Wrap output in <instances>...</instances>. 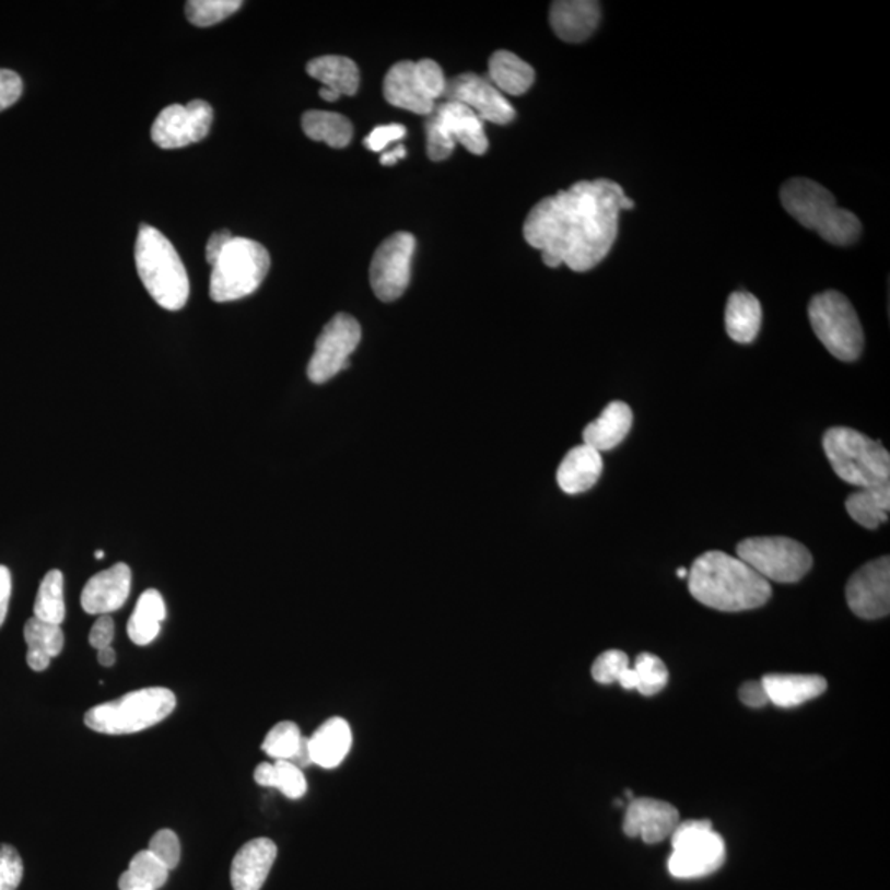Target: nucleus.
I'll list each match as a JSON object with an SVG mask.
<instances>
[{"label": "nucleus", "mask_w": 890, "mask_h": 890, "mask_svg": "<svg viewBox=\"0 0 890 890\" xmlns=\"http://www.w3.org/2000/svg\"><path fill=\"white\" fill-rule=\"evenodd\" d=\"M632 208L635 201L609 178L577 181L538 201L526 216L523 236L549 268L566 265L576 272L590 271L616 243L620 211Z\"/></svg>", "instance_id": "obj_1"}, {"label": "nucleus", "mask_w": 890, "mask_h": 890, "mask_svg": "<svg viewBox=\"0 0 890 890\" xmlns=\"http://www.w3.org/2000/svg\"><path fill=\"white\" fill-rule=\"evenodd\" d=\"M691 596L721 612H743L769 602L772 586L749 564L723 551H707L688 573Z\"/></svg>", "instance_id": "obj_2"}, {"label": "nucleus", "mask_w": 890, "mask_h": 890, "mask_svg": "<svg viewBox=\"0 0 890 890\" xmlns=\"http://www.w3.org/2000/svg\"><path fill=\"white\" fill-rule=\"evenodd\" d=\"M785 210L805 229L834 246H850L863 232L853 211L838 207L830 190L810 178H791L781 190Z\"/></svg>", "instance_id": "obj_3"}, {"label": "nucleus", "mask_w": 890, "mask_h": 890, "mask_svg": "<svg viewBox=\"0 0 890 890\" xmlns=\"http://www.w3.org/2000/svg\"><path fill=\"white\" fill-rule=\"evenodd\" d=\"M136 268L151 297L165 311H180L190 295L187 269L174 245L159 230L139 229Z\"/></svg>", "instance_id": "obj_4"}, {"label": "nucleus", "mask_w": 890, "mask_h": 890, "mask_svg": "<svg viewBox=\"0 0 890 890\" xmlns=\"http://www.w3.org/2000/svg\"><path fill=\"white\" fill-rule=\"evenodd\" d=\"M823 449L836 476L850 485L870 489L889 483V450L863 432L850 428L828 429Z\"/></svg>", "instance_id": "obj_5"}, {"label": "nucleus", "mask_w": 890, "mask_h": 890, "mask_svg": "<svg viewBox=\"0 0 890 890\" xmlns=\"http://www.w3.org/2000/svg\"><path fill=\"white\" fill-rule=\"evenodd\" d=\"M175 706L177 698L167 688H145L91 707L84 714V724L94 733L125 736L162 723L174 713Z\"/></svg>", "instance_id": "obj_6"}, {"label": "nucleus", "mask_w": 890, "mask_h": 890, "mask_svg": "<svg viewBox=\"0 0 890 890\" xmlns=\"http://www.w3.org/2000/svg\"><path fill=\"white\" fill-rule=\"evenodd\" d=\"M269 268L271 256L265 246L235 236L211 266V301L223 304L255 294L268 276Z\"/></svg>", "instance_id": "obj_7"}, {"label": "nucleus", "mask_w": 890, "mask_h": 890, "mask_svg": "<svg viewBox=\"0 0 890 890\" xmlns=\"http://www.w3.org/2000/svg\"><path fill=\"white\" fill-rule=\"evenodd\" d=\"M811 328L824 349L841 362H856L864 349L859 317L851 302L836 291H827L811 298Z\"/></svg>", "instance_id": "obj_8"}, {"label": "nucleus", "mask_w": 890, "mask_h": 890, "mask_svg": "<svg viewBox=\"0 0 890 890\" xmlns=\"http://www.w3.org/2000/svg\"><path fill=\"white\" fill-rule=\"evenodd\" d=\"M425 142L431 161L449 159L457 142L476 155L485 154L489 149L483 121L464 104L444 101L434 107L425 121Z\"/></svg>", "instance_id": "obj_9"}, {"label": "nucleus", "mask_w": 890, "mask_h": 890, "mask_svg": "<svg viewBox=\"0 0 890 890\" xmlns=\"http://www.w3.org/2000/svg\"><path fill=\"white\" fill-rule=\"evenodd\" d=\"M670 840L674 853L668 859V870L677 879L711 876L726 863V843L711 821H680Z\"/></svg>", "instance_id": "obj_10"}, {"label": "nucleus", "mask_w": 890, "mask_h": 890, "mask_svg": "<svg viewBox=\"0 0 890 890\" xmlns=\"http://www.w3.org/2000/svg\"><path fill=\"white\" fill-rule=\"evenodd\" d=\"M737 558L769 583H798L813 566L811 552L801 542L785 536L743 539L737 546Z\"/></svg>", "instance_id": "obj_11"}, {"label": "nucleus", "mask_w": 890, "mask_h": 890, "mask_svg": "<svg viewBox=\"0 0 890 890\" xmlns=\"http://www.w3.org/2000/svg\"><path fill=\"white\" fill-rule=\"evenodd\" d=\"M362 340V327L352 315L337 314L331 318L317 342L307 366L308 379L324 385L350 366V355Z\"/></svg>", "instance_id": "obj_12"}, {"label": "nucleus", "mask_w": 890, "mask_h": 890, "mask_svg": "<svg viewBox=\"0 0 890 890\" xmlns=\"http://www.w3.org/2000/svg\"><path fill=\"white\" fill-rule=\"evenodd\" d=\"M415 239L411 233H396L379 245L370 268L373 292L383 302L401 297L411 281Z\"/></svg>", "instance_id": "obj_13"}, {"label": "nucleus", "mask_w": 890, "mask_h": 890, "mask_svg": "<svg viewBox=\"0 0 890 890\" xmlns=\"http://www.w3.org/2000/svg\"><path fill=\"white\" fill-rule=\"evenodd\" d=\"M213 122V107L203 99L172 104L161 110L152 125V141L165 151L203 141Z\"/></svg>", "instance_id": "obj_14"}, {"label": "nucleus", "mask_w": 890, "mask_h": 890, "mask_svg": "<svg viewBox=\"0 0 890 890\" xmlns=\"http://www.w3.org/2000/svg\"><path fill=\"white\" fill-rule=\"evenodd\" d=\"M847 606L860 619L876 620L890 612V560L883 555L879 560L864 564L853 574L846 586Z\"/></svg>", "instance_id": "obj_15"}, {"label": "nucleus", "mask_w": 890, "mask_h": 890, "mask_svg": "<svg viewBox=\"0 0 890 890\" xmlns=\"http://www.w3.org/2000/svg\"><path fill=\"white\" fill-rule=\"evenodd\" d=\"M445 101H456L473 110L482 121L493 125H508L515 119V107L490 83L476 73H464L447 81Z\"/></svg>", "instance_id": "obj_16"}, {"label": "nucleus", "mask_w": 890, "mask_h": 890, "mask_svg": "<svg viewBox=\"0 0 890 890\" xmlns=\"http://www.w3.org/2000/svg\"><path fill=\"white\" fill-rule=\"evenodd\" d=\"M383 94L391 106L424 116L431 115L438 99L419 63L409 60L399 61L386 73Z\"/></svg>", "instance_id": "obj_17"}, {"label": "nucleus", "mask_w": 890, "mask_h": 890, "mask_svg": "<svg viewBox=\"0 0 890 890\" xmlns=\"http://www.w3.org/2000/svg\"><path fill=\"white\" fill-rule=\"evenodd\" d=\"M678 824L680 813L668 801L633 798L623 818V833L629 838H642L646 844H656L668 840Z\"/></svg>", "instance_id": "obj_18"}, {"label": "nucleus", "mask_w": 890, "mask_h": 890, "mask_svg": "<svg viewBox=\"0 0 890 890\" xmlns=\"http://www.w3.org/2000/svg\"><path fill=\"white\" fill-rule=\"evenodd\" d=\"M131 586V567L125 563L115 564L87 581L81 593V607L91 616H109L125 606Z\"/></svg>", "instance_id": "obj_19"}, {"label": "nucleus", "mask_w": 890, "mask_h": 890, "mask_svg": "<svg viewBox=\"0 0 890 890\" xmlns=\"http://www.w3.org/2000/svg\"><path fill=\"white\" fill-rule=\"evenodd\" d=\"M278 846L268 838L248 841L232 863V886L235 890H261L274 866Z\"/></svg>", "instance_id": "obj_20"}, {"label": "nucleus", "mask_w": 890, "mask_h": 890, "mask_svg": "<svg viewBox=\"0 0 890 890\" xmlns=\"http://www.w3.org/2000/svg\"><path fill=\"white\" fill-rule=\"evenodd\" d=\"M600 22V4L593 0L552 2L549 24L561 40L581 44L587 40Z\"/></svg>", "instance_id": "obj_21"}, {"label": "nucleus", "mask_w": 890, "mask_h": 890, "mask_svg": "<svg viewBox=\"0 0 890 890\" xmlns=\"http://www.w3.org/2000/svg\"><path fill=\"white\" fill-rule=\"evenodd\" d=\"M602 470L604 460L600 453L589 445L581 444L566 454L555 479L564 493L579 495L599 482Z\"/></svg>", "instance_id": "obj_22"}, {"label": "nucleus", "mask_w": 890, "mask_h": 890, "mask_svg": "<svg viewBox=\"0 0 890 890\" xmlns=\"http://www.w3.org/2000/svg\"><path fill=\"white\" fill-rule=\"evenodd\" d=\"M762 684L770 703L784 710L808 703L828 688V681L818 675H766Z\"/></svg>", "instance_id": "obj_23"}, {"label": "nucleus", "mask_w": 890, "mask_h": 890, "mask_svg": "<svg viewBox=\"0 0 890 890\" xmlns=\"http://www.w3.org/2000/svg\"><path fill=\"white\" fill-rule=\"evenodd\" d=\"M352 740V729L343 717L325 721L314 736L308 737L312 763L321 769H336L349 756Z\"/></svg>", "instance_id": "obj_24"}, {"label": "nucleus", "mask_w": 890, "mask_h": 890, "mask_svg": "<svg viewBox=\"0 0 890 890\" xmlns=\"http://www.w3.org/2000/svg\"><path fill=\"white\" fill-rule=\"evenodd\" d=\"M633 424V412L623 401H612L602 414L584 429V444L597 453H606L622 444Z\"/></svg>", "instance_id": "obj_25"}, {"label": "nucleus", "mask_w": 890, "mask_h": 890, "mask_svg": "<svg viewBox=\"0 0 890 890\" xmlns=\"http://www.w3.org/2000/svg\"><path fill=\"white\" fill-rule=\"evenodd\" d=\"M727 336L737 343H752L762 327V305L749 292H734L726 305Z\"/></svg>", "instance_id": "obj_26"}, {"label": "nucleus", "mask_w": 890, "mask_h": 890, "mask_svg": "<svg viewBox=\"0 0 890 890\" xmlns=\"http://www.w3.org/2000/svg\"><path fill=\"white\" fill-rule=\"evenodd\" d=\"M308 77L320 81L324 87L333 91L337 96H353L359 91L360 71L355 61L347 57H318L308 61Z\"/></svg>", "instance_id": "obj_27"}, {"label": "nucleus", "mask_w": 890, "mask_h": 890, "mask_svg": "<svg viewBox=\"0 0 890 890\" xmlns=\"http://www.w3.org/2000/svg\"><path fill=\"white\" fill-rule=\"evenodd\" d=\"M24 639L28 646L27 665L34 671L47 670L51 659L60 655L65 645L61 625L44 622L37 617H32L25 623Z\"/></svg>", "instance_id": "obj_28"}, {"label": "nucleus", "mask_w": 890, "mask_h": 890, "mask_svg": "<svg viewBox=\"0 0 890 890\" xmlns=\"http://www.w3.org/2000/svg\"><path fill=\"white\" fill-rule=\"evenodd\" d=\"M490 83L500 93L522 96L535 83L531 65L516 57L512 51L500 50L492 55L489 63Z\"/></svg>", "instance_id": "obj_29"}, {"label": "nucleus", "mask_w": 890, "mask_h": 890, "mask_svg": "<svg viewBox=\"0 0 890 890\" xmlns=\"http://www.w3.org/2000/svg\"><path fill=\"white\" fill-rule=\"evenodd\" d=\"M165 602L161 593L155 589L145 590L136 604L134 612L128 623V635L136 645L145 646L154 642L161 633L162 622L165 620Z\"/></svg>", "instance_id": "obj_30"}, {"label": "nucleus", "mask_w": 890, "mask_h": 890, "mask_svg": "<svg viewBox=\"0 0 890 890\" xmlns=\"http://www.w3.org/2000/svg\"><path fill=\"white\" fill-rule=\"evenodd\" d=\"M302 129L312 141L343 149L353 138V126L346 116L330 110H307L302 116Z\"/></svg>", "instance_id": "obj_31"}, {"label": "nucleus", "mask_w": 890, "mask_h": 890, "mask_svg": "<svg viewBox=\"0 0 890 890\" xmlns=\"http://www.w3.org/2000/svg\"><path fill=\"white\" fill-rule=\"evenodd\" d=\"M846 510L857 525L876 529L889 519L890 483L860 489L846 500Z\"/></svg>", "instance_id": "obj_32"}, {"label": "nucleus", "mask_w": 890, "mask_h": 890, "mask_svg": "<svg viewBox=\"0 0 890 890\" xmlns=\"http://www.w3.org/2000/svg\"><path fill=\"white\" fill-rule=\"evenodd\" d=\"M167 879V867L151 851H141L119 877V890H159Z\"/></svg>", "instance_id": "obj_33"}, {"label": "nucleus", "mask_w": 890, "mask_h": 890, "mask_svg": "<svg viewBox=\"0 0 890 890\" xmlns=\"http://www.w3.org/2000/svg\"><path fill=\"white\" fill-rule=\"evenodd\" d=\"M63 586V574L60 571L54 570L45 574L35 599L34 617L44 622L61 625L67 616Z\"/></svg>", "instance_id": "obj_34"}, {"label": "nucleus", "mask_w": 890, "mask_h": 890, "mask_svg": "<svg viewBox=\"0 0 890 890\" xmlns=\"http://www.w3.org/2000/svg\"><path fill=\"white\" fill-rule=\"evenodd\" d=\"M633 671L636 675V688L643 696H655L659 691L665 690L670 674L665 663L652 653H642L636 656Z\"/></svg>", "instance_id": "obj_35"}, {"label": "nucleus", "mask_w": 890, "mask_h": 890, "mask_svg": "<svg viewBox=\"0 0 890 890\" xmlns=\"http://www.w3.org/2000/svg\"><path fill=\"white\" fill-rule=\"evenodd\" d=\"M239 0H190L185 5L188 22L197 27H211L239 11Z\"/></svg>", "instance_id": "obj_36"}, {"label": "nucleus", "mask_w": 890, "mask_h": 890, "mask_svg": "<svg viewBox=\"0 0 890 890\" xmlns=\"http://www.w3.org/2000/svg\"><path fill=\"white\" fill-rule=\"evenodd\" d=\"M302 739H304V736H302L297 724L291 723V721H282V723L276 724L269 730L261 749L271 759L289 760L291 762L295 753H297L298 747H301Z\"/></svg>", "instance_id": "obj_37"}, {"label": "nucleus", "mask_w": 890, "mask_h": 890, "mask_svg": "<svg viewBox=\"0 0 890 890\" xmlns=\"http://www.w3.org/2000/svg\"><path fill=\"white\" fill-rule=\"evenodd\" d=\"M274 770V788H279L291 800L304 797L307 792V781H305L302 769L289 760H276Z\"/></svg>", "instance_id": "obj_38"}, {"label": "nucleus", "mask_w": 890, "mask_h": 890, "mask_svg": "<svg viewBox=\"0 0 890 890\" xmlns=\"http://www.w3.org/2000/svg\"><path fill=\"white\" fill-rule=\"evenodd\" d=\"M626 668H630L626 653L620 652V649H609L594 661L593 678L600 684L619 683V678Z\"/></svg>", "instance_id": "obj_39"}, {"label": "nucleus", "mask_w": 890, "mask_h": 890, "mask_svg": "<svg viewBox=\"0 0 890 890\" xmlns=\"http://www.w3.org/2000/svg\"><path fill=\"white\" fill-rule=\"evenodd\" d=\"M24 877L21 854L11 844H0V890H17Z\"/></svg>", "instance_id": "obj_40"}, {"label": "nucleus", "mask_w": 890, "mask_h": 890, "mask_svg": "<svg viewBox=\"0 0 890 890\" xmlns=\"http://www.w3.org/2000/svg\"><path fill=\"white\" fill-rule=\"evenodd\" d=\"M149 851L167 867L175 869L180 863V841L172 830H161L151 838Z\"/></svg>", "instance_id": "obj_41"}, {"label": "nucleus", "mask_w": 890, "mask_h": 890, "mask_svg": "<svg viewBox=\"0 0 890 890\" xmlns=\"http://www.w3.org/2000/svg\"><path fill=\"white\" fill-rule=\"evenodd\" d=\"M406 129L401 125H386L378 126L366 136L365 148L372 152H383L393 142H398L399 139L405 138Z\"/></svg>", "instance_id": "obj_42"}, {"label": "nucleus", "mask_w": 890, "mask_h": 890, "mask_svg": "<svg viewBox=\"0 0 890 890\" xmlns=\"http://www.w3.org/2000/svg\"><path fill=\"white\" fill-rule=\"evenodd\" d=\"M24 93L22 78L15 71L0 70V113L14 106Z\"/></svg>", "instance_id": "obj_43"}, {"label": "nucleus", "mask_w": 890, "mask_h": 890, "mask_svg": "<svg viewBox=\"0 0 890 890\" xmlns=\"http://www.w3.org/2000/svg\"><path fill=\"white\" fill-rule=\"evenodd\" d=\"M115 639V622L110 616H99V619L91 626L90 645L96 649L107 648Z\"/></svg>", "instance_id": "obj_44"}, {"label": "nucleus", "mask_w": 890, "mask_h": 890, "mask_svg": "<svg viewBox=\"0 0 890 890\" xmlns=\"http://www.w3.org/2000/svg\"><path fill=\"white\" fill-rule=\"evenodd\" d=\"M739 700L749 707H763L770 703L762 681H747L740 687Z\"/></svg>", "instance_id": "obj_45"}, {"label": "nucleus", "mask_w": 890, "mask_h": 890, "mask_svg": "<svg viewBox=\"0 0 890 890\" xmlns=\"http://www.w3.org/2000/svg\"><path fill=\"white\" fill-rule=\"evenodd\" d=\"M233 238H235V236H233L232 233L229 232V230H223V232L213 233V235L210 236V239H208L207 243V249H204V256H207L208 265L211 266L214 265V261H216L218 256H220L221 253H223V249L226 248V245H229V243L232 242Z\"/></svg>", "instance_id": "obj_46"}, {"label": "nucleus", "mask_w": 890, "mask_h": 890, "mask_svg": "<svg viewBox=\"0 0 890 890\" xmlns=\"http://www.w3.org/2000/svg\"><path fill=\"white\" fill-rule=\"evenodd\" d=\"M12 576L11 571L5 566H0V626L4 625L5 617L11 602Z\"/></svg>", "instance_id": "obj_47"}, {"label": "nucleus", "mask_w": 890, "mask_h": 890, "mask_svg": "<svg viewBox=\"0 0 890 890\" xmlns=\"http://www.w3.org/2000/svg\"><path fill=\"white\" fill-rule=\"evenodd\" d=\"M274 763L262 762L256 766L255 781L261 787L274 788Z\"/></svg>", "instance_id": "obj_48"}, {"label": "nucleus", "mask_w": 890, "mask_h": 890, "mask_svg": "<svg viewBox=\"0 0 890 890\" xmlns=\"http://www.w3.org/2000/svg\"><path fill=\"white\" fill-rule=\"evenodd\" d=\"M405 157H406L405 145H398V148L391 149V151L385 152V154L382 155V164L388 167V165H395L396 162L399 161V159Z\"/></svg>", "instance_id": "obj_49"}, {"label": "nucleus", "mask_w": 890, "mask_h": 890, "mask_svg": "<svg viewBox=\"0 0 890 890\" xmlns=\"http://www.w3.org/2000/svg\"><path fill=\"white\" fill-rule=\"evenodd\" d=\"M97 661L99 665L103 666H113L116 663V652L113 649V646H107V648L97 649Z\"/></svg>", "instance_id": "obj_50"}, {"label": "nucleus", "mask_w": 890, "mask_h": 890, "mask_svg": "<svg viewBox=\"0 0 890 890\" xmlns=\"http://www.w3.org/2000/svg\"><path fill=\"white\" fill-rule=\"evenodd\" d=\"M619 684L623 690H635L636 675L633 668H626V670L623 671L622 677L619 678Z\"/></svg>", "instance_id": "obj_51"}, {"label": "nucleus", "mask_w": 890, "mask_h": 890, "mask_svg": "<svg viewBox=\"0 0 890 890\" xmlns=\"http://www.w3.org/2000/svg\"><path fill=\"white\" fill-rule=\"evenodd\" d=\"M318 94H320L321 99L330 101V103H333V101L340 99V96H337V94L333 93V91L327 90V87H324V86L320 87V91H318Z\"/></svg>", "instance_id": "obj_52"}, {"label": "nucleus", "mask_w": 890, "mask_h": 890, "mask_svg": "<svg viewBox=\"0 0 890 890\" xmlns=\"http://www.w3.org/2000/svg\"><path fill=\"white\" fill-rule=\"evenodd\" d=\"M688 573H690V571H688L687 567H680L677 574L680 579H688Z\"/></svg>", "instance_id": "obj_53"}, {"label": "nucleus", "mask_w": 890, "mask_h": 890, "mask_svg": "<svg viewBox=\"0 0 890 890\" xmlns=\"http://www.w3.org/2000/svg\"><path fill=\"white\" fill-rule=\"evenodd\" d=\"M94 558H96V560H103V558H104V552H103V551H96V552H94Z\"/></svg>", "instance_id": "obj_54"}]
</instances>
